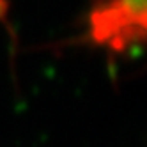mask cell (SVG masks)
<instances>
[{"label": "cell", "mask_w": 147, "mask_h": 147, "mask_svg": "<svg viewBox=\"0 0 147 147\" xmlns=\"http://www.w3.org/2000/svg\"><path fill=\"white\" fill-rule=\"evenodd\" d=\"M94 41L122 51L145 34V0H94L90 13Z\"/></svg>", "instance_id": "1"}]
</instances>
